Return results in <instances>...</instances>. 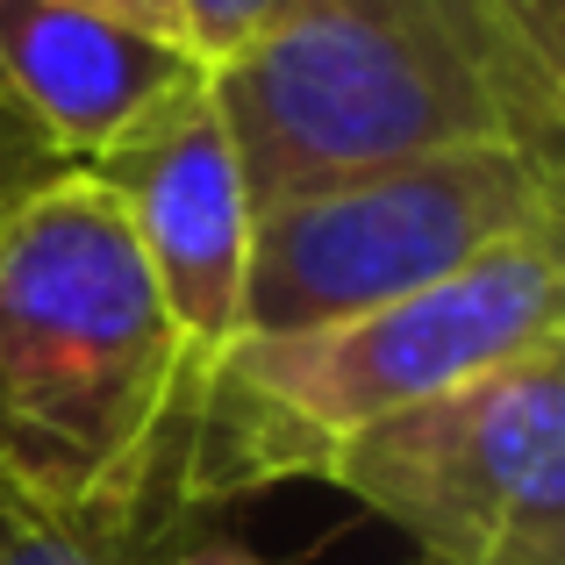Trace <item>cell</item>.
I'll return each mask as SVG.
<instances>
[{"label":"cell","instance_id":"obj_2","mask_svg":"<svg viewBox=\"0 0 565 565\" xmlns=\"http://www.w3.org/2000/svg\"><path fill=\"white\" fill-rule=\"evenodd\" d=\"M207 86L250 207L466 143L565 151V57L509 0H301Z\"/></svg>","mask_w":565,"mask_h":565},{"label":"cell","instance_id":"obj_11","mask_svg":"<svg viewBox=\"0 0 565 565\" xmlns=\"http://www.w3.org/2000/svg\"><path fill=\"white\" fill-rule=\"evenodd\" d=\"M65 8H94V14H115L129 29H151V36L180 43V0H65Z\"/></svg>","mask_w":565,"mask_h":565},{"label":"cell","instance_id":"obj_10","mask_svg":"<svg viewBox=\"0 0 565 565\" xmlns=\"http://www.w3.org/2000/svg\"><path fill=\"white\" fill-rule=\"evenodd\" d=\"M0 565H94V558L79 544H65L51 523H36V515L0 501Z\"/></svg>","mask_w":565,"mask_h":565},{"label":"cell","instance_id":"obj_8","mask_svg":"<svg viewBox=\"0 0 565 565\" xmlns=\"http://www.w3.org/2000/svg\"><path fill=\"white\" fill-rule=\"evenodd\" d=\"M294 8H301V0H180V43L215 72V65H230L236 51H250L265 29H279Z\"/></svg>","mask_w":565,"mask_h":565},{"label":"cell","instance_id":"obj_5","mask_svg":"<svg viewBox=\"0 0 565 565\" xmlns=\"http://www.w3.org/2000/svg\"><path fill=\"white\" fill-rule=\"evenodd\" d=\"M322 480L394 523L423 565H565V344L344 437Z\"/></svg>","mask_w":565,"mask_h":565},{"label":"cell","instance_id":"obj_1","mask_svg":"<svg viewBox=\"0 0 565 565\" xmlns=\"http://www.w3.org/2000/svg\"><path fill=\"white\" fill-rule=\"evenodd\" d=\"M207 373L158 308L94 172H57L0 230V501L94 565L186 515Z\"/></svg>","mask_w":565,"mask_h":565},{"label":"cell","instance_id":"obj_12","mask_svg":"<svg viewBox=\"0 0 565 565\" xmlns=\"http://www.w3.org/2000/svg\"><path fill=\"white\" fill-rule=\"evenodd\" d=\"M115 565H265V558L236 537H215V544H193V552H172V558H115Z\"/></svg>","mask_w":565,"mask_h":565},{"label":"cell","instance_id":"obj_9","mask_svg":"<svg viewBox=\"0 0 565 565\" xmlns=\"http://www.w3.org/2000/svg\"><path fill=\"white\" fill-rule=\"evenodd\" d=\"M57 172H72V166L8 108V94H0V230H8V222L22 215V207L57 180Z\"/></svg>","mask_w":565,"mask_h":565},{"label":"cell","instance_id":"obj_6","mask_svg":"<svg viewBox=\"0 0 565 565\" xmlns=\"http://www.w3.org/2000/svg\"><path fill=\"white\" fill-rule=\"evenodd\" d=\"M100 186L129 222L158 308L172 316L186 359L215 380L222 351L244 337V273H250V186L236 166L215 86H193L151 129L94 158Z\"/></svg>","mask_w":565,"mask_h":565},{"label":"cell","instance_id":"obj_4","mask_svg":"<svg viewBox=\"0 0 565 565\" xmlns=\"http://www.w3.org/2000/svg\"><path fill=\"white\" fill-rule=\"evenodd\" d=\"M565 158L466 143L344 172L250 207L244 337H294L408 301L515 236H558Z\"/></svg>","mask_w":565,"mask_h":565},{"label":"cell","instance_id":"obj_7","mask_svg":"<svg viewBox=\"0 0 565 565\" xmlns=\"http://www.w3.org/2000/svg\"><path fill=\"white\" fill-rule=\"evenodd\" d=\"M193 86L207 65L172 36L65 0H0V94L65 166L108 158Z\"/></svg>","mask_w":565,"mask_h":565},{"label":"cell","instance_id":"obj_3","mask_svg":"<svg viewBox=\"0 0 565 565\" xmlns=\"http://www.w3.org/2000/svg\"><path fill=\"white\" fill-rule=\"evenodd\" d=\"M558 236H515L408 301L294 337H236L193 423L186 515L279 480H322V458L344 437L558 344Z\"/></svg>","mask_w":565,"mask_h":565}]
</instances>
